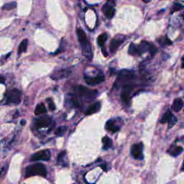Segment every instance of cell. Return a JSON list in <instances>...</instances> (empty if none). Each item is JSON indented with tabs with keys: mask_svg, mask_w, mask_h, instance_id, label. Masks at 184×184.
I'll return each instance as SVG.
<instances>
[{
	"mask_svg": "<svg viewBox=\"0 0 184 184\" xmlns=\"http://www.w3.org/2000/svg\"><path fill=\"white\" fill-rule=\"evenodd\" d=\"M105 80V77L103 75H99L95 77H89V76H85V81L86 83L89 86H96L99 83H102Z\"/></svg>",
	"mask_w": 184,
	"mask_h": 184,
	"instance_id": "obj_10",
	"label": "cell"
},
{
	"mask_svg": "<svg viewBox=\"0 0 184 184\" xmlns=\"http://www.w3.org/2000/svg\"><path fill=\"white\" fill-rule=\"evenodd\" d=\"M101 168H102L104 171H107V165H106V164H103V165H101Z\"/></svg>",
	"mask_w": 184,
	"mask_h": 184,
	"instance_id": "obj_33",
	"label": "cell"
},
{
	"mask_svg": "<svg viewBox=\"0 0 184 184\" xmlns=\"http://www.w3.org/2000/svg\"><path fill=\"white\" fill-rule=\"evenodd\" d=\"M176 122H177V118H176V117H173L172 118V120H171V121H170L169 122H168V128L171 129V127H173V126L175 125V123H176Z\"/></svg>",
	"mask_w": 184,
	"mask_h": 184,
	"instance_id": "obj_30",
	"label": "cell"
},
{
	"mask_svg": "<svg viewBox=\"0 0 184 184\" xmlns=\"http://www.w3.org/2000/svg\"><path fill=\"white\" fill-rule=\"evenodd\" d=\"M157 51H158V49H157V48L155 47V45H153L152 44H150V48H149V52L150 53L151 56H154L155 54H156Z\"/></svg>",
	"mask_w": 184,
	"mask_h": 184,
	"instance_id": "obj_27",
	"label": "cell"
},
{
	"mask_svg": "<svg viewBox=\"0 0 184 184\" xmlns=\"http://www.w3.org/2000/svg\"><path fill=\"white\" fill-rule=\"evenodd\" d=\"M164 42H165V45H171L172 44V42L171 41V40L168 39V38H165L164 39Z\"/></svg>",
	"mask_w": 184,
	"mask_h": 184,
	"instance_id": "obj_32",
	"label": "cell"
},
{
	"mask_svg": "<svg viewBox=\"0 0 184 184\" xmlns=\"http://www.w3.org/2000/svg\"><path fill=\"white\" fill-rule=\"evenodd\" d=\"M47 111V109L45 108V106L43 103H40L36 106L35 109V115H40V114H45Z\"/></svg>",
	"mask_w": 184,
	"mask_h": 184,
	"instance_id": "obj_17",
	"label": "cell"
},
{
	"mask_svg": "<svg viewBox=\"0 0 184 184\" xmlns=\"http://www.w3.org/2000/svg\"><path fill=\"white\" fill-rule=\"evenodd\" d=\"M142 1L145 2V3H148L149 2H150V0H142Z\"/></svg>",
	"mask_w": 184,
	"mask_h": 184,
	"instance_id": "obj_36",
	"label": "cell"
},
{
	"mask_svg": "<svg viewBox=\"0 0 184 184\" xmlns=\"http://www.w3.org/2000/svg\"><path fill=\"white\" fill-rule=\"evenodd\" d=\"M76 91L78 94L86 99H94L98 95V91L97 90H92L83 86H78L76 88Z\"/></svg>",
	"mask_w": 184,
	"mask_h": 184,
	"instance_id": "obj_4",
	"label": "cell"
},
{
	"mask_svg": "<svg viewBox=\"0 0 184 184\" xmlns=\"http://www.w3.org/2000/svg\"><path fill=\"white\" fill-rule=\"evenodd\" d=\"M101 109V103L100 102H96L94 104H91L89 108L87 109L86 111L85 112L86 115H91L93 114L94 113H97L99 111V109Z\"/></svg>",
	"mask_w": 184,
	"mask_h": 184,
	"instance_id": "obj_14",
	"label": "cell"
},
{
	"mask_svg": "<svg viewBox=\"0 0 184 184\" xmlns=\"http://www.w3.org/2000/svg\"><path fill=\"white\" fill-rule=\"evenodd\" d=\"M183 8V7L182 6V5H181L180 4H175L174 5V6L172 8V12H176V11H178V10H181V9H182Z\"/></svg>",
	"mask_w": 184,
	"mask_h": 184,
	"instance_id": "obj_29",
	"label": "cell"
},
{
	"mask_svg": "<svg viewBox=\"0 0 184 184\" xmlns=\"http://www.w3.org/2000/svg\"><path fill=\"white\" fill-rule=\"evenodd\" d=\"M134 79V73L132 71L122 70L119 73L118 77L114 83V86L117 88L128 84L131 81Z\"/></svg>",
	"mask_w": 184,
	"mask_h": 184,
	"instance_id": "obj_3",
	"label": "cell"
},
{
	"mask_svg": "<svg viewBox=\"0 0 184 184\" xmlns=\"http://www.w3.org/2000/svg\"><path fill=\"white\" fill-rule=\"evenodd\" d=\"M5 78L4 77H0V83H5Z\"/></svg>",
	"mask_w": 184,
	"mask_h": 184,
	"instance_id": "obj_34",
	"label": "cell"
},
{
	"mask_svg": "<svg viewBox=\"0 0 184 184\" xmlns=\"http://www.w3.org/2000/svg\"><path fill=\"white\" fill-rule=\"evenodd\" d=\"M66 130H67V126H61V127H59L56 130L55 134L57 136H63L65 132H66Z\"/></svg>",
	"mask_w": 184,
	"mask_h": 184,
	"instance_id": "obj_25",
	"label": "cell"
},
{
	"mask_svg": "<svg viewBox=\"0 0 184 184\" xmlns=\"http://www.w3.org/2000/svg\"><path fill=\"white\" fill-rule=\"evenodd\" d=\"M183 151V148L182 147L176 146L170 150L168 151V152H169V154L171 156L176 157L178 156V155H179L180 154L182 153Z\"/></svg>",
	"mask_w": 184,
	"mask_h": 184,
	"instance_id": "obj_18",
	"label": "cell"
},
{
	"mask_svg": "<svg viewBox=\"0 0 184 184\" xmlns=\"http://www.w3.org/2000/svg\"><path fill=\"white\" fill-rule=\"evenodd\" d=\"M123 42H124V39H122V38H116L111 40L109 45L110 51H111V53H114V52L117 51V49H118L119 47L122 44Z\"/></svg>",
	"mask_w": 184,
	"mask_h": 184,
	"instance_id": "obj_12",
	"label": "cell"
},
{
	"mask_svg": "<svg viewBox=\"0 0 184 184\" xmlns=\"http://www.w3.org/2000/svg\"><path fill=\"white\" fill-rule=\"evenodd\" d=\"M181 170H182V171H184V160H183V163L182 168H181Z\"/></svg>",
	"mask_w": 184,
	"mask_h": 184,
	"instance_id": "obj_38",
	"label": "cell"
},
{
	"mask_svg": "<svg viewBox=\"0 0 184 184\" xmlns=\"http://www.w3.org/2000/svg\"><path fill=\"white\" fill-rule=\"evenodd\" d=\"M28 40L25 39L22 41L20 44H19V48H18V53L21 54V53H24L27 50L28 48Z\"/></svg>",
	"mask_w": 184,
	"mask_h": 184,
	"instance_id": "obj_20",
	"label": "cell"
},
{
	"mask_svg": "<svg viewBox=\"0 0 184 184\" xmlns=\"http://www.w3.org/2000/svg\"><path fill=\"white\" fill-rule=\"evenodd\" d=\"M51 122V119L48 117H42L35 121V127L38 129L43 128L50 125Z\"/></svg>",
	"mask_w": 184,
	"mask_h": 184,
	"instance_id": "obj_11",
	"label": "cell"
},
{
	"mask_svg": "<svg viewBox=\"0 0 184 184\" xmlns=\"http://www.w3.org/2000/svg\"><path fill=\"white\" fill-rule=\"evenodd\" d=\"M102 11L104 12V15L109 19H111L114 17L115 14V9H114L112 6L109 5V4H105L102 7Z\"/></svg>",
	"mask_w": 184,
	"mask_h": 184,
	"instance_id": "obj_13",
	"label": "cell"
},
{
	"mask_svg": "<svg viewBox=\"0 0 184 184\" xmlns=\"http://www.w3.org/2000/svg\"><path fill=\"white\" fill-rule=\"evenodd\" d=\"M133 90V86L130 84H125L123 86L121 93V99L126 104H129L130 102V95Z\"/></svg>",
	"mask_w": 184,
	"mask_h": 184,
	"instance_id": "obj_7",
	"label": "cell"
},
{
	"mask_svg": "<svg viewBox=\"0 0 184 184\" xmlns=\"http://www.w3.org/2000/svg\"><path fill=\"white\" fill-rule=\"evenodd\" d=\"M142 144H134L132 146L131 154L134 159L142 160L143 155H142Z\"/></svg>",
	"mask_w": 184,
	"mask_h": 184,
	"instance_id": "obj_8",
	"label": "cell"
},
{
	"mask_svg": "<svg viewBox=\"0 0 184 184\" xmlns=\"http://www.w3.org/2000/svg\"><path fill=\"white\" fill-rule=\"evenodd\" d=\"M21 101V91L19 89H13L7 95V104H18Z\"/></svg>",
	"mask_w": 184,
	"mask_h": 184,
	"instance_id": "obj_5",
	"label": "cell"
},
{
	"mask_svg": "<svg viewBox=\"0 0 184 184\" xmlns=\"http://www.w3.org/2000/svg\"><path fill=\"white\" fill-rule=\"evenodd\" d=\"M71 73V69H60V70L56 71V72H54V73L51 75V79L56 81L60 80V79H64V78L68 76Z\"/></svg>",
	"mask_w": 184,
	"mask_h": 184,
	"instance_id": "obj_9",
	"label": "cell"
},
{
	"mask_svg": "<svg viewBox=\"0 0 184 184\" xmlns=\"http://www.w3.org/2000/svg\"><path fill=\"white\" fill-rule=\"evenodd\" d=\"M20 124H22V126H24L25 124H26V121H25V120H22V121H20Z\"/></svg>",
	"mask_w": 184,
	"mask_h": 184,
	"instance_id": "obj_35",
	"label": "cell"
},
{
	"mask_svg": "<svg viewBox=\"0 0 184 184\" xmlns=\"http://www.w3.org/2000/svg\"><path fill=\"white\" fill-rule=\"evenodd\" d=\"M48 102V107H49V109L51 110V111H53V110H55V109H56V105H55L54 102H53V99H51L50 98L48 99H47Z\"/></svg>",
	"mask_w": 184,
	"mask_h": 184,
	"instance_id": "obj_28",
	"label": "cell"
},
{
	"mask_svg": "<svg viewBox=\"0 0 184 184\" xmlns=\"http://www.w3.org/2000/svg\"><path fill=\"white\" fill-rule=\"evenodd\" d=\"M17 6V3L15 2H9V3H7L2 7V9L4 10H12V9H15Z\"/></svg>",
	"mask_w": 184,
	"mask_h": 184,
	"instance_id": "obj_24",
	"label": "cell"
},
{
	"mask_svg": "<svg viewBox=\"0 0 184 184\" xmlns=\"http://www.w3.org/2000/svg\"><path fill=\"white\" fill-rule=\"evenodd\" d=\"M182 60H183V63H182V68H184V56L182 58Z\"/></svg>",
	"mask_w": 184,
	"mask_h": 184,
	"instance_id": "obj_37",
	"label": "cell"
},
{
	"mask_svg": "<svg viewBox=\"0 0 184 184\" xmlns=\"http://www.w3.org/2000/svg\"><path fill=\"white\" fill-rule=\"evenodd\" d=\"M51 158V152L49 150H43L39 151L36 153L33 154L31 156L30 160L32 161L44 160L49 161Z\"/></svg>",
	"mask_w": 184,
	"mask_h": 184,
	"instance_id": "obj_6",
	"label": "cell"
},
{
	"mask_svg": "<svg viewBox=\"0 0 184 184\" xmlns=\"http://www.w3.org/2000/svg\"><path fill=\"white\" fill-rule=\"evenodd\" d=\"M65 155H66V151H63V152H60L58 155V162H61Z\"/></svg>",
	"mask_w": 184,
	"mask_h": 184,
	"instance_id": "obj_31",
	"label": "cell"
},
{
	"mask_svg": "<svg viewBox=\"0 0 184 184\" xmlns=\"http://www.w3.org/2000/svg\"><path fill=\"white\" fill-rule=\"evenodd\" d=\"M47 175V170L43 164L40 163H35L33 165H29L27 167L25 170V177L35 176V175H40V176L45 177Z\"/></svg>",
	"mask_w": 184,
	"mask_h": 184,
	"instance_id": "obj_2",
	"label": "cell"
},
{
	"mask_svg": "<svg viewBox=\"0 0 184 184\" xmlns=\"http://www.w3.org/2000/svg\"><path fill=\"white\" fill-rule=\"evenodd\" d=\"M76 32H77V36L79 42H80L81 45L83 53L84 54L85 56H86V57L88 58H91V49L90 43H89V40H88V38L86 33H85L84 31L82 29H81V28H78V29L76 30Z\"/></svg>",
	"mask_w": 184,
	"mask_h": 184,
	"instance_id": "obj_1",
	"label": "cell"
},
{
	"mask_svg": "<svg viewBox=\"0 0 184 184\" xmlns=\"http://www.w3.org/2000/svg\"><path fill=\"white\" fill-rule=\"evenodd\" d=\"M0 175H1V171H0Z\"/></svg>",
	"mask_w": 184,
	"mask_h": 184,
	"instance_id": "obj_39",
	"label": "cell"
},
{
	"mask_svg": "<svg viewBox=\"0 0 184 184\" xmlns=\"http://www.w3.org/2000/svg\"><path fill=\"white\" fill-rule=\"evenodd\" d=\"M71 102L72 105L75 107H80V103H79V99L77 97L74 95H72L71 97Z\"/></svg>",
	"mask_w": 184,
	"mask_h": 184,
	"instance_id": "obj_26",
	"label": "cell"
},
{
	"mask_svg": "<svg viewBox=\"0 0 184 184\" xmlns=\"http://www.w3.org/2000/svg\"><path fill=\"white\" fill-rule=\"evenodd\" d=\"M102 142L104 144V146H103V149L104 150L109 149L112 145V141L108 136H105V137H103Z\"/></svg>",
	"mask_w": 184,
	"mask_h": 184,
	"instance_id": "obj_21",
	"label": "cell"
},
{
	"mask_svg": "<svg viewBox=\"0 0 184 184\" xmlns=\"http://www.w3.org/2000/svg\"><path fill=\"white\" fill-rule=\"evenodd\" d=\"M129 54L132 56H137L139 55V51H138V47L137 45H134V43H131L129 47Z\"/></svg>",
	"mask_w": 184,
	"mask_h": 184,
	"instance_id": "obj_22",
	"label": "cell"
},
{
	"mask_svg": "<svg viewBox=\"0 0 184 184\" xmlns=\"http://www.w3.org/2000/svg\"><path fill=\"white\" fill-rule=\"evenodd\" d=\"M107 38H108V35H107V33H103L100 35L97 38V42H98L99 45V46H103L106 41H107Z\"/></svg>",
	"mask_w": 184,
	"mask_h": 184,
	"instance_id": "obj_23",
	"label": "cell"
},
{
	"mask_svg": "<svg viewBox=\"0 0 184 184\" xmlns=\"http://www.w3.org/2000/svg\"><path fill=\"white\" fill-rule=\"evenodd\" d=\"M183 101L181 99H175L173 101V104L172 105V108L174 111H179L182 109V108L183 107Z\"/></svg>",
	"mask_w": 184,
	"mask_h": 184,
	"instance_id": "obj_16",
	"label": "cell"
},
{
	"mask_svg": "<svg viewBox=\"0 0 184 184\" xmlns=\"http://www.w3.org/2000/svg\"><path fill=\"white\" fill-rule=\"evenodd\" d=\"M174 116L173 115L172 112H171L170 110H168V111L164 114V115L163 116L162 118H161L160 122L163 123V124H165V123H167V122L168 123L171 120H172V118Z\"/></svg>",
	"mask_w": 184,
	"mask_h": 184,
	"instance_id": "obj_19",
	"label": "cell"
},
{
	"mask_svg": "<svg viewBox=\"0 0 184 184\" xmlns=\"http://www.w3.org/2000/svg\"><path fill=\"white\" fill-rule=\"evenodd\" d=\"M106 129L109 131L112 132H117L120 130V127L116 124L114 120H109L106 123Z\"/></svg>",
	"mask_w": 184,
	"mask_h": 184,
	"instance_id": "obj_15",
	"label": "cell"
}]
</instances>
